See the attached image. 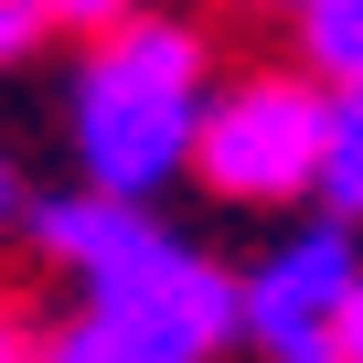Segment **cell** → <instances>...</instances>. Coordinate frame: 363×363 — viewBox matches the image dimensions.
Returning a JSON list of instances; mask_svg holds the SVG:
<instances>
[{
  "instance_id": "8fae6325",
  "label": "cell",
  "mask_w": 363,
  "mask_h": 363,
  "mask_svg": "<svg viewBox=\"0 0 363 363\" xmlns=\"http://www.w3.org/2000/svg\"><path fill=\"white\" fill-rule=\"evenodd\" d=\"M11 352H22V320H11V310H0V363H11Z\"/></svg>"
},
{
  "instance_id": "7c38bea8",
  "label": "cell",
  "mask_w": 363,
  "mask_h": 363,
  "mask_svg": "<svg viewBox=\"0 0 363 363\" xmlns=\"http://www.w3.org/2000/svg\"><path fill=\"white\" fill-rule=\"evenodd\" d=\"M0 225H11V160H0Z\"/></svg>"
},
{
  "instance_id": "4fadbf2b",
  "label": "cell",
  "mask_w": 363,
  "mask_h": 363,
  "mask_svg": "<svg viewBox=\"0 0 363 363\" xmlns=\"http://www.w3.org/2000/svg\"><path fill=\"white\" fill-rule=\"evenodd\" d=\"M289 11H299V0H289Z\"/></svg>"
},
{
  "instance_id": "52a82bcc",
  "label": "cell",
  "mask_w": 363,
  "mask_h": 363,
  "mask_svg": "<svg viewBox=\"0 0 363 363\" xmlns=\"http://www.w3.org/2000/svg\"><path fill=\"white\" fill-rule=\"evenodd\" d=\"M310 203L342 214V225H363V96H342V86H331V139H320V182H310Z\"/></svg>"
},
{
  "instance_id": "7a4b0ae2",
  "label": "cell",
  "mask_w": 363,
  "mask_h": 363,
  "mask_svg": "<svg viewBox=\"0 0 363 363\" xmlns=\"http://www.w3.org/2000/svg\"><path fill=\"white\" fill-rule=\"evenodd\" d=\"M225 331H246V289L214 257L150 235L86 278V320L65 331V352L75 363H203Z\"/></svg>"
},
{
  "instance_id": "ba28073f",
  "label": "cell",
  "mask_w": 363,
  "mask_h": 363,
  "mask_svg": "<svg viewBox=\"0 0 363 363\" xmlns=\"http://www.w3.org/2000/svg\"><path fill=\"white\" fill-rule=\"evenodd\" d=\"M43 33H54V22H43V0H0V65H22Z\"/></svg>"
},
{
  "instance_id": "9c48e42d",
  "label": "cell",
  "mask_w": 363,
  "mask_h": 363,
  "mask_svg": "<svg viewBox=\"0 0 363 363\" xmlns=\"http://www.w3.org/2000/svg\"><path fill=\"white\" fill-rule=\"evenodd\" d=\"M43 22H75V33H107V22H128V0H43Z\"/></svg>"
},
{
  "instance_id": "5b68a950",
  "label": "cell",
  "mask_w": 363,
  "mask_h": 363,
  "mask_svg": "<svg viewBox=\"0 0 363 363\" xmlns=\"http://www.w3.org/2000/svg\"><path fill=\"white\" fill-rule=\"evenodd\" d=\"M160 225L139 214V193H107V182H86V193H65V203H33V246L54 257V267H75V278H96V267H118L128 246H150Z\"/></svg>"
},
{
  "instance_id": "277c9868",
  "label": "cell",
  "mask_w": 363,
  "mask_h": 363,
  "mask_svg": "<svg viewBox=\"0 0 363 363\" xmlns=\"http://www.w3.org/2000/svg\"><path fill=\"white\" fill-rule=\"evenodd\" d=\"M352 289H363V246H352L342 214H320V225L278 235L267 267L246 278V331H257L278 363H320V352H342V310H352Z\"/></svg>"
},
{
  "instance_id": "30bf717a",
  "label": "cell",
  "mask_w": 363,
  "mask_h": 363,
  "mask_svg": "<svg viewBox=\"0 0 363 363\" xmlns=\"http://www.w3.org/2000/svg\"><path fill=\"white\" fill-rule=\"evenodd\" d=\"M342 352L363 363V289H352V310H342Z\"/></svg>"
},
{
  "instance_id": "6da1fadb",
  "label": "cell",
  "mask_w": 363,
  "mask_h": 363,
  "mask_svg": "<svg viewBox=\"0 0 363 363\" xmlns=\"http://www.w3.org/2000/svg\"><path fill=\"white\" fill-rule=\"evenodd\" d=\"M203 128V33L128 11L96 33L86 75H75V160L107 193H160V182L193 160Z\"/></svg>"
},
{
  "instance_id": "8992f818",
  "label": "cell",
  "mask_w": 363,
  "mask_h": 363,
  "mask_svg": "<svg viewBox=\"0 0 363 363\" xmlns=\"http://www.w3.org/2000/svg\"><path fill=\"white\" fill-rule=\"evenodd\" d=\"M299 54L320 86L363 96V0H299Z\"/></svg>"
},
{
  "instance_id": "3957f363",
  "label": "cell",
  "mask_w": 363,
  "mask_h": 363,
  "mask_svg": "<svg viewBox=\"0 0 363 363\" xmlns=\"http://www.w3.org/2000/svg\"><path fill=\"white\" fill-rule=\"evenodd\" d=\"M320 139H331V86L320 75H235V86L203 96L193 171L225 203H299L320 182Z\"/></svg>"
}]
</instances>
